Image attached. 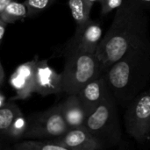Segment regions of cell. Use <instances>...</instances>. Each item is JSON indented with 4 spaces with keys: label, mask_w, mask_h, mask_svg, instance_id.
Here are the masks:
<instances>
[{
    "label": "cell",
    "mask_w": 150,
    "mask_h": 150,
    "mask_svg": "<svg viewBox=\"0 0 150 150\" xmlns=\"http://www.w3.org/2000/svg\"><path fill=\"white\" fill-rule=\"evenodd\" d=\"M148 19L145 10L130 0L116 10L111 27L101 40L96 55L104 71L133 47L147 41Z\"/></svg>",
    "instance_id": "6da1fadb"
},
{
    "label": "cell",
    "mask_w": 150,
    "mask_h": 150,
    "mask_svg": "<svg viewBox=\"0 0 150 150\" xmlns=\"http://www.w3.org/2000/svg\"><path fill=\"white\" fill-rule=\"evenodd\" d=\"M117 105L126 108L150 79V41L133 47L103 73Z\"/></svg>",
    "instance_id": "7a4b0ae2"
},
{
    "label": "cell",
    "mask_w": 150,
    "mask_h": 150,
    "mask_svg": "<svg viewBox=\"0 0 150 150\" xmlns=\"http://www.w3.org/2000/svg\"><path fill=\"white\" fill-rule=\"evenodd\" d=\"M62 73V93L77 94L89 82L103 75L104 69L96 54L83 50H67Z\"/></svg>",
    "instance_id": "3957f363"
},
{
    "label": "cell",
    "mask_w": 150,
    "mask_h": 150,
    "mask_svg": "<svg viewBox=\"0 0 150 150\" xmlns=\"http://www.w3.org/2000/svg\"><path fill=\"white\" fill-rule=\"evenodd\" d=\"M83 126L99 142L104 149L114 148L122 142L117 103L112 95L88 114Z\"/></svg>",
    "instance_id": "277c9868"
},
{
    "label": "cell",
    "mask_w": 150,
    "mask_h": 150,
    "mask_svg": "<svg viewBox=\"0 0 150 150\" xmlns=\"http://www.w3.org/2000/svg\"><path fill=\"white\" fill-rule=\"evenodd\" d=\"M124 124L127 133L136 142H148L150 134V92L143 91L126 107Z\"/></svg>",
    "instance_id": "5b68a950"
},
{
    "label": "cell",
    "mask_w": 150,
    "mask_h": 150,
    "mask_svg": "<svg viewBox=\"0 0 150 150\" xmlns=\"http://www.w3.org/2000/svg\"><path fill=\"white\" fill-rule=\"evenodd\" d=\"M69 127L62 112L61 105L32 116L28 120L27 130L23 138L34 140H50L61 137Z\"/></svg>",
    "instance_id": "8992f818"
},
{
    "label": "cell",
    "mask_w": 150,
    "mask_h": 150,
    "mask_svg": "<svg viewBox=\"0 0 150 150\" xmlns=\"http://www.w3.org/2000/svg\"><path fill=\"white\" fill-rule=\"evenodd\" d=\"M37 57L20 64L12 73L10 83L16 92L14 99H25L35 92V71Z\"/></svg>",
    "instance_id": "52a82bcc"
},
{
    "label": "cell",
    "mask_w": 150,
    "mask_h": 150,
    "mask_svg": "<svg viewBox=\"0 0 150 150\" xmlns=\"http://www.w3.org/2000/svg\"><path fill=\"white\" fill-rule=\"evenodd\" d=\"M103 39L101 25L91 18L82 26L76 28V34L68 47V50H83L96 54L98 45Z\"/></svg>",
    "instance_id": "ba28073f"
},
{
    "label": "cell",
    "mask_w": 150,
    "mask_h": 150,
    "mask_svg": "<svg viewBox=\"0 0 150 150\" xmlns=\"http://www.w3.org/2000/svg\"><path fill=\"white\" fill-rule=\"evenodd\" d=\"M35 92L41 96L62 93V73L49 66L47 60L37 62L35 71Z\"/></svg>",
    "instance_id": "9c48e42d"
},
{
    "label": "cell",
    "mask_w": 150,
    "mask_h": 150,
    "mask_svg": "<svg viewBox=\"0 0 150 150\" xmlns=\"http://www.w3.org/2000/svg\"><path fill=\"white\" fill-rule=\"evenodd\" d=\"M83 105L87 116L94 111L108 96L112 95L103 75L85 84L76 94Z\"/></svg>",
    "instance_id": "30bf717a"
},
{
    "label": "cell",
    "mask_w": 150,
    "mask_h": 150,
    "mask_svg": "<svg viewBox=\"0 0 150 150\" xmlns=\"http://www.w3.org/2000/svg\"><path fill=\"white\" fill-rule=\"evenodd\" d=\"M54 140L65 146L68 150L104 149L99 142L83 125L69 128L63 135Z\"/></svg>",
    "instance_id": "8fae6325"
},
{
    "label": "cell",
    "mask_w": 150,
    "mask_h": 150,
    "mask_svg": "<svg viewBox=\"0 0 150 150\" xmlns=\"http://www.w3.org/2000/svg\"><path fill=\"white\" fill-rule=\"evenodd\" d=\"M60 105L64 120L69 128L84 124L87 113L76 94L68 95V98Z\"/></svg>",
    "instance_id": "7c38bea8"
},
{
    "label": "cell",
    "mask_w": 150,
    "mask_h": 150,
    "mask_svg": "<svg viewBox=\"0 0 150 150\" xmlns=\"http://www.w3.org/2000/svg\"><path fill=\"white\" fill-rule=\"evenodd\" d=\"M12 149L16 150H68L65 146H63L54 139H27V141L16 143L12 147Z\"/></svg>",
    "instance_id": "4fadbf2b"
},
{
    "label": "cell",
    "mask_w": 150,
    "mask_h": 150,
    "mask_svg": "<svg viewBox=\"0 0 150 150\" xmlns=\"http://www.w3.org/2000/svg\"><path fill=\"white\" fill-rule=\"evenodd\" d=\"M92 6L93 4L87 0H69V7L76 24V28L83 25L90 19Z\"/></svg>",
    "instance_id": "5bb4252c"
},
{
    "label": "cell",
    "mask_w": 150,
    "mask_h": 150,
    "mask_svg": "<svg viewBox=\"0 0 150 150\" xmlns=\"http://www.w3.org/2000/svg\"><path fill=\"white\" fill-rule=\"evenodd\" d=\"M28 17V9L24 3L11 1L2 11L0 18L6 24H11Z\"/></svg>",
    "instance_id": "9a60e30c"
},
{
    "label": "cell",
    "mask_w": 150,
    "mask_h": 150,
    "mask_svg": "<svg viewBox=\"0 0 150 150\" xmlns=\"http://www.w3.org/2000/svg\"><path fill=\"white\" fill-rule=\"evenodd\" d=\"M21 111L13 102L5 103L0 107V133L5 134Z\"/></svg>",
    "instance_id": "2e32d148"
},
{
    "label": "cell",
    "mask_w": 150,
    "mask_h": 150,
    "mask_svg": "<svg viewBox=\"0 0 150 150\" xmlns=\"http://www.w3.org/2000/svg\"><path fill=\"white\" fill-rule=\"evenodd\" d=\"M27 127H28V120H26L24 117V115L21 113L15 119V120L12 122L10 128L7 130V132L4 134L7 137L14 140L23 138L25 133L27 130Z\"/></svg>",
    "instance_id": "e0dca14e"
},
{
    "label": "cell",
    "mask_w": 150,
    "mask_h": 150,
    "mask_svg": "<svg viewBox=\"0 0 150 150\" xmlns=\"http://www.w3.org/2000/svg\"><path fill=\"white\" fill-rule=\"evenodd\" d=\"M56 0H25L24 4L28 9V17H30L47 9Z\"/></svg>",
    "instance_id": "ac0fdd59"
},
{
    "label": "cell",
    "mask_w": 150,
    "mask_h": 150,
    "mask_svg": "<svg viewBox=\"0 0 150 150\" xmlns=\"http://www.w3.org/2000/svg\"><path fill=\"white\" fill-rule=\"evenodd\" d=\"M126 0H100L101 12L103 15H106L114 10L120 8Z\"/></svg>",
    "instance_id": "d6986e66"
},
{
    "label": "cell",
    "mask_w": 150,
    "mask_h": 150,
    "mask_svg": "<svg viewBox=\"0 0 150 150\" xmlns=\"http://www.w3.org/2000/svg\"><path fill=\"white\" fill-rule=\"evenodd\" d=\"M143 10H150V0H130Z\"/></svg>",
    "instance_id": "ffe728a7"
},
{
    "label": "cell",
    "mask_w": 150,
    "mask_h": 150,
    "mask_svg": "<svg viewBox=\"0 0 150 150\" xmlns=\"http://www.w3.org/2000/svg\"><path fill=\"white\" fill-rule=\"evenodd\" d=\"M6 23L0 18V45L2 43V40L4 39V33H5V27H6Z\"/></svg>",
    "instance_id": "44dd1931"
},
{
    "label": "cell",
    "mask_w": 150,
    "mask_h": 150,
    "mask_svg": "<svg viewBox=\"0 0 150 150\" xmlns=\"http://www.w3.org/2000/svg\"><path fill=\"white\" fill-rule=\"evenodd\" d=\"M12 0H0V15L2 11L4 10V8L11 2Z\"/></svg>",
    "instance_id": "7402d4cb"
},
{
    "label": "cell",
    "mask_w": 150,
    "mask_h": 150,
    "mask_svg": "<svg viewBox=\"0 0 150 150\" xmlns=\"http://www.w3.org/2000/svg\"><path fill=\"white\" fill-rule=\"evenodd\" d=\"M4 81V70L3 66H2L1 62H0V87L2 86Z\"/></svg>",
    "instance_id": "603a6c76"
},
{
    "label": "cell",
    "mask_w": 150,
    "mask_h": 150,
    "mask_svg": "<svg viewBox=\"0 0 150 150\" xmlns=\"http://www.w3.org/2000/svg\"><path fill=\"white\" fill-rule=\"evenodd\" d=\"M4 104H5V98H4V97L2 95V93H0V107L3 106Z\"/></svg>",
    "instance_id": "cb8c5ba5"
},
{
    "label": "cell",
    "mask_w": 150,
    "mask_h": 150,
    "mask_svg": "<svg viewBox=\"0 0 150 150\" xmlns=\"http://www.w3.org/2000/svg\"><path fill=\"white\" fill-rule=\"evenodd\" d=\"M89 3H91V4H94L95 3H97V2H99L100 0H87Z\"/></svg>",
    "instance_id": "d4e9b609"
},
{
    "label": "cell",
    "mask_w": 150,
    "mask_h": 150,
    "mask_svg": "<svg viewBox=\"0 0 150 150\" xmlns=\"http://www.w3.org/2000/svg\"><path fill=\"white\" fill-rule=\"evenodd\" d=\"M149 92H150V90H149ZM148 142H150V134H149V139H148Z\"/></svg>",
    "instance_id": "484cf974"
},
{
    "label": "cell",
    "mask_w": 150,
    "mask_h": 150,
    "mask_svg": "<svg viewBox=\"0 0 150 150\" xmlns=\"http://www.w3.org/2000/svg\"><path fill=\"white\" fill-rule=\"evenodd\" d=\"M3 149V147H2V146L0 145V149Z\"/></svg>",
    "instance_id": "4316f807"
}]
</instances>
